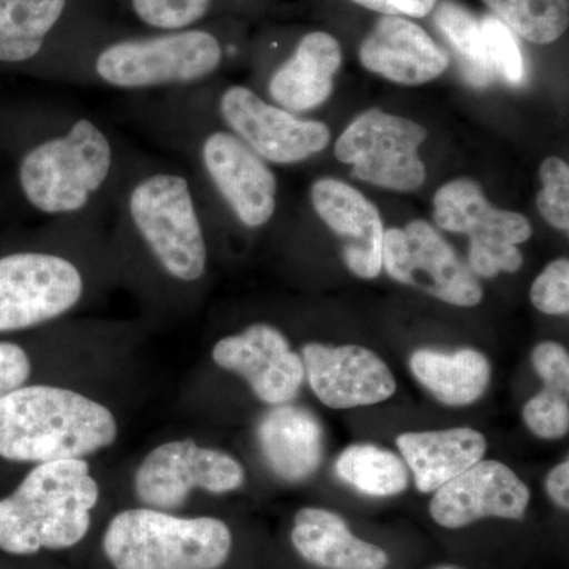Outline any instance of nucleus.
<instances>
[{"mask_svg":"<svg viewBox=\"0 0 569 569\" xmlns=\"http://www.w3.org/2000/svg\"><path fill=\"white\" fill-rule=\"evenodd\" d=\"M133 160L92 116L51 107L18 159V187L26 204L51 220L108 213Z\"/></svg>","mask_w":569,"mask_h":569,"instance_id":"obj_1","label":"nucleus"},{"mask_svg":"<svg viewBox=\"0 0 569 569\" xmlns=\"http://www.w3.org/2000/svg\"><path fill=\"white\" fill-rule=\"evenodd\" d=\"M118 230L176 283L200 282L209 249L203 212L189 176L134 159L111 204Z\"/></svg>","mask_w":569,"mask_h":569,"instance_id":"obj_2","label":"nucleus"},{"mask_svg":"<svg viewBox=\"0 0 569 569\" xmlns=\"http://www.w3.org/2000/svg\"><path fill=\"white\" fill-rule=\"evenodd\" d=\"M116 437L111 411L70 389L36 385L0 399V458L11 462L81 459Z\"/></svg>","mask_w":569,"mask_h":569,"instance_id":"obj_3","label":"nucleus"},{"mask_svg":"<svg viewBox=\"0 0 569 569\" xmlns=\"http://www.w3.org/2000/svg\"><path fill=\"white\" fill-rule=\"evenodd\" d=\"M99 486L82 459L39 463L20 488L0 500V549L32 556L69 549L91 527Z\"/></svg>","mask_w":569,"mask_h":569,"instance_id":"obj_4","label":"nucleus"},{"mask_svg":"<svg viewBox=\"0 0 569 569\" xmlns=\"http://www.w3.org/2000/svg\"><path fill=\"white\" fill-rule=\"evenodd\" d=\"M223 58L219 39L203 29L159 31L103 44L78 81L127 92L186 91L219 71Z\"/></svg>","mask_w":569,"mask_h":569,"instance_id":"obj_5","label":"nucleus"},{"mask_svg":"<svg viewBox=\"0 0 569 569\" xmlns=\"http://www.w3.org/2000/svg\"><path fill=\"white\" fill-rule=\"evenodd\" d=\"M231 545L222 520L176 518L151 508L119 512L103 538L114 569H219Z\"/></svg>","mask_w":569,"mask_h":569,"instance_id":"obj_6","label":"nucleus"},{"mask_svg":"<svg viewBox=\"0 0 569 569\" xmlns=\"http://www.w3.org/2000/svg\"><path fill=\"white\" fill-rule=\"evenodd\" d=\"M157 129L181 153H192L206 181L239 223L254 230L271 222L277 209L274 171L241 138L228 129L208 130L197 137L159 123Z\"/></svg>","mask_w":569,"mask_h":569,"instance_id":"obj_7","label":"nucleus"},{"mask_svg":"<svg viewBox=\"0 0 569 569\" xmlns=\"http://www.w3.org/2000/svg\"><path fill=\"white\" fill-rule=\"evenodd\" d=\"M88 290L81 264L61 250L0 257V332L22 331L66 316Z\"/></svg>","mask_w":569,"mask_h":569,"instance_id":"obj_8","label":"nucleus"},{"mask_svg":"<svg viewBox=\"0 0 569 569\" xmlns=\"http://www.w3.org/2000/svg\"><path fill=\"white\" fill-rule=\"evenodd\" d=\"M427 140L421 123L369 110L359 114L336 142L335 153L351 164V174L361 181L395 190L415 192L426 181L419 148Z\"/></svg>","mask_w":569,"mask_h":569,"instance_id":"obj_9","label":"nucleus"},{"mask_svg":"<svg viewBox=\"0 0 569 569\" xmlns=\"http://www.w3.org/2000/svg\"><path fill=\"white\" fill-rule=\"evenodd\" d=\"M383 268L396 282L458 307L481 302V283L432 224L415 220L385 230Z\"/></svg>","mask_w":569,"mask_h":569,"instance_id":"obj_10","label":"nucleus"},{"mask_svg":"<svg viewBox=\"0 0 569 569\" xmlns=\"http://www.w3.org/2000/svg\"><path fill=\"white\" fill-rule=\"evenodd\" d=\"M217 114L231 133L268 163L302 162L331 141L323 122L298 118L246 86L233 84L220 92Z\"/></svg>","mask_w":569,"mask_h":569,"instance_id":"obj_11","label":"nucleus"},{"mask_svg":"<svg viewBox=\"0 0 569 569\" xmlns=\"http://www.w3.org/2000/svg\"><path fill=\"white\" fill-rule=\"evenodd\" d=\"M246 481L244 467L227 452L193 440L170 441L146 456L134 475V490L153 509L181 507L193 489L230 492Z\"/></svg>","mask_w":569,"mask_h":569,"instance_id":"obj_12","label":"nucleus"},{"mask_svg":"<svg viewBox=\"0 0 569 569\" xmlns=\"http://www.w3.org/2000/svg\"><path fill=\"white\" fill-rule=\"evenodd\" d=\"M217 366L238 373L254 396L269 406H283L298 396L306 377L305 361L287 337L268 323H254L239 335L223 337L212 350Z\"/></svg>","mask_w":569,"mask_h":569,"instance_id":"obj_13","label":"nucleus"},{"mask_svg":"<svg viewBox=\"0 0 569 569\" xmlns=\"http://www.w3.org/2000/svg\"><path fill=\"white\" fill-rule=\"evenodd\" d=\"M530 490L505 463L479 460L433 493L430 516L445 529H462L479 519H522Z\"/></svg>","mask_w":569,"mask_h":569,"instance_id":"obj_14","label":"nucleus"},{"mask_svg":"<svg viewBox=\"0 0 569 569\" xmlns=\"http://www.w3.org/2000/svg\"><path fill=\"white\" fill-rule=\"evenodd\" d=\"M310 387L326 407L336 410L376 406L395 396L397 383L383 359L359 346L302 348Z\"/></svg>","mask_w":569,"mask_h":569,"instance_id":"obj_15","label":"nucleus"},{"mask_svg":"<svg viewBox=\"0 0 569 569\" xmlns=\"http://www.w3.org/2000/svg\"><path fill=\"white\" fill-rule=\"evenodd\" d=\"M310 198L318 217L342 241L347 268L359 279L380 276L385 227L376 204L355 187L332 178L318 179Z\"/></svg>","mask_w":569,"mask_h":569,"instance_id":"obj_16","label":"nucleus"},{"mask_svg":"<svg viewBox=\"0 0 569 569\" xmlns=\"http://www.w3.org/2000/svg\"><path fill=\"white\" fill-rule=\"evenodd\" d=\"M365 69L403 86L426 84L443 74L449 54L418 26L403 17H383L358 50Z\"/></svg>","mask_w":569,"mask_h":569,"instance_id":"obj_17","label":"nucleus"},{"mask_svg":"<svg viewBox=\"0 0 569 569\" xmlns=\"http://www.w3.org/2000/svg\"><path fill=\"white\" fill-rule=\"evenodd\" d=\"M433 220L441 230L470 236V247L519 246L531 238V224L522 213L490 204L473 179L445 183L433 197Z\"/></svg>","mask_w":569,"mask_h":569,"instance_id":"obj_18","label":"nucleus"},{"mask_svg":"<svg viewBox=\"0 0 569 569\" xmlns=\"http://www.w3.org/2000/svg\"><path fill=\"white\" fill-rule=\"evenodd\" d=\"M340 66L342 48L336 37L328 32L307 33L293 54L269 78V99L290 112L313 110L331 97Z\"/></svg>","mask_w":569,"mask_h":569,"instance_id":"obj_19","label":"nucleus"},{"mask_svg":"<svg viewBox=\"0 0 569 569\" xmlns=\"http://www.w3.org/2000/svg\"><path fill=\"white\" fill-rule=\"evenodd\" d=\"M263 458L277 477L299 482L312 477L323 459V429L301 407L276 406L258 426Z\"/></svg>","mask_w":569,"mask_h":569,"instance_id":"obj_20","label":"nucleus"},{"mask_svg":"<svg viewBox=\"0 0 569 569\" xmlns=\"http://www.w3.org/2000/svg\"><path fill=\"white\" fill-rule=\"evenodd\" d=\"M397 447L413 473L419 492L429 493L482 460L488 440L470 427H456L402 433L397 438Z\"/></svg>","mask_w":569,"mask_h":569,"instance_id":"obj_21","label":"nucleus"},{"mask_svg":"<svg viewBox=\"0 0 569 569\" xmlns=\"http://www.w3.org/2000/svg\"><path fill=\"white\" fill-rule=\"evenodd\" d=\"M296 550L310 563L323 569H387L388 553L351 533L336 512L305 508L296 515Z\"/></svg>","mask_w":569,"mask_h":569,"instance_id":"obj_22","label":"nucleus"},{"mask_svg":"<svg viewBox=\"0 0 569 569\" xmlns=\"http://www.w3.org/2000/svg\"><path fill=\"white\" fill-rule=\"evenodd\" d=\"M410 369L430 395L449 407L477 402L490 383L488 358L473 348L451 353L422 348L411 355Z\"/></svg>","mask_w":569,"mask_h":569,"instance_id":"obj_23","label":"nucleus"},{"mask_svg":"<svg viewBox=\"0 0 569 569\" xmlns=\"http://www.w3.org/2000/svg\"><path fill=\"white\" fill-rule=\"evenodd\" d=\"M531 362L545 389L531 397L523 407L527 427L539 438L556 440L569 430V355L557 342H542L535 347Z\"/></svg>","mask_w":569,"mask_h":569,"instance_id":"obj_24","label":"nucleus"},{"mask_svg":"<svg viewBox=\"0 0 569 569\" xmlns=\"http://www.w3.org/2000/svg\"><path fill=\"white\" fill-rule=\"evenodd\" d=\"M67 7L69 0H0V62L39 58Z\"/></svg>","mask_w":569,"mask_h":569,"instance_id":"obj_25","label":"nucleus"},{"mask_svg":"<svg viewBox=\"0 0 569 569\" xmlns=\"http://www.w3.org/2000/svg\"><path fill=\"white\" fill-rule=\"evenodd\" d=\"M337 477L370 497H395L408 488V467L376 445H351L336 462Z\"/></svg>","mask_w":569,"mask_h":569,"instance_id":"obj_26","label":"nucleus"},{"mask_svg":"<svg viewBox=\"0 0 569 569\" xmlns=\"http://www.w3.org/2000/svg\"><path fill=\"white\" fill-rule=\"evenodd\" d=\"M433 21L458 54L463 77L471 86L485 88L496 78L486 50L481 21L455 0H443L433 9Z\"/></svg>","mask_w":569,"mask_h":569,"instance_id":"obj_27","label":"nucleus"},{"mask_svg":"<svg viewBox=\"0 0 569 569\" xmlns=\"http://www.w3.org/2000/svg\"><path fill=\"white\" fill-rule=\"evenodd\" d=\"M493 17L535 44H550L563 37L569 26V0H482Z\"/></svg>","mask_w":569,"mask_h":569,"instance_id":"obj_28","label":"nucleus"},{"mask_svg":"<svg viewBox=\"0 0 569 569\" xmlns=\"http://www.w3.org/2000/svg\"><path fill=\"white\" fill-rule=\"evenodd\" d=\"M134 17L160 32L193 28L211 10L212 0H130Z\"/></svg>","mask_w":569,"mask_h":569,"instance_id":"obj_29","label":"nucleus"},{"mask_svg":"<svg viewBox=\"0 0 569 569\" xmlns=\"http://www.w3.org/2000/svg\"><path fill=\"white\" fill-rule=\"evenodd\" d=\"M479 21H481L489 62L496 77L498 74L509 84H522L526 80V63H523L522 52L515 33L493 14H488Z\"/></svg>","mask_w":569,"mask_h":569,"instance_id":"obj_30","label":"nucleus"},{"mask_svg":"<svg viewBox=\"0 0 569 569\" xmlns=\"http://www.w3.org/2000/svg\"><path fill=\"white\" fill-rule=\"evenodd\" d=\"M542 190L537 204L546 222L561 231L569 230V167L559 157H548L539 168Z\"/></svg>","mask_w":569,"mask_h":569,"instance_id":"obj_31","label":"nucleus"},{"mask_svg":"<svg viewBox=\"0 0 569 569\" xmlns=\"http://www.w3.org/2000/svg\"><path fill=\"white\" fill-rule=\"evenodd\" d=\"M531 305L546 316H567L569 312V261L559 258L546 266L530 290Z\"/></svg>","mask_w":569,"mask_h":569,"instance_id":"obj_32","label":"nucleus"},{"mask_svg":"<svg viewBox=\"0 0 569 569\" xmlns=\"http://www.w3.org/2000/svg\"><path fill=\"white\" fill-rule=\"evenodd\" d=\"M31 376V361L17 343L0 342V399L21 388Z\"/></svg>","mask_w":569,"mask_h":569,"instance_id":"obj_33","label":"nucleus"},{"mask_svg":"<svg viewBox=\"0 0 569 569\" xmlns=\"http://www.w3.org/2000/svg\"><path fill=\"white\" fill-rule=\"evenodd\" d=\"M351 2L387 17L425 18L432 13L438 0H351Z\"/></svg>","mask_w":569,"mask_h":569,"instance_id":"obj_34","label":"nucleus"},{"mask_svg":"<svg viewBox=\"0 0 569 569\" xmlns=\"http://www.w3.org/2000/svg\"><path fill=\"white\" fill-rule=\"evenodd\" d=\"M549 497L552 498L553 503L559 505L560 508H569V460H563L548 475L546 481Z\"/></svg>","mask_w":569,"mask_h":569,"instance_id":"obj_35","label":"nucleus"},{"mask_svg":"<svg viewBox=\"0 0 569 569\" xmlns=\"http://www.w3.org/2000/svg\"><path fill=\"white\" fill-rule=\"evenodd\" d=\"M440 569H455V568H440Z\"/></svg>","mask_w":569,"mask_h":569,"instance_id":"obj_36","label":"nucleus"}]
</instances>
